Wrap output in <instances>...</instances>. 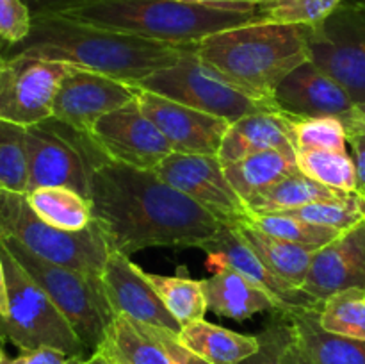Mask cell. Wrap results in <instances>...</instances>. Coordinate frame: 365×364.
Listing matches in <instances>:
<instances>
[{
  "label": "cell",
  "mask_w": 365,
  "mask_h": 364,
  "mask_svg": "<svg viewBox=\"0 0 365 364\" xmlns=\"http://www.w3.org/2000/svg\"><path fill=\"white\" fill-rule=\"evenodd\" d=\"M296 152L285 150H266L253 153L237 163L225 166V175L237 195L245 200H252L260 191L282 181L287 175L298 171Z\"/></svg>",
  "instance_id": "obj_27"
},
{
  "label": "cell",
  "mask_w": 365,
  "mask_h": 364,
  "mask_svg": "<svg viewBox=\"0 0 365 364\" xmlns=\"http://www.w3.org/2000/svg\"><path fill=\"white\" fill-rule=\"evenodd\" d=\"M7 310V285H6V273H4V261L0 253V316L6 314Z\"/></svg>",
  "instance_id": "obj_43"
},
{
  "label": "cell",
  "mask_w": 365,
  "mask_h": 364,
  "mask_svg": "<svg viewBox=\"0 0 365 364\" xmlns=\"http://www.w3.org/2000/svg\"><path fill=\"white\" fill-rule=\"evenodd\" d=\"M348 193L319 184L298 170L253 196L246 207L250 214H284L314 202L344 198Z\"/></svg>",
  "instance_id": "obj_25"
},
{
  "label": "cell",
  "mask_w": 365,
  "mask_h": 364,
  "mask_svg": "<svg viewBox=\"0 0 365 364\" xmlns=\"http://www.w3.org/2000/svg\"><path fill=\"white\" fill-rule=\"evenodd\" d=\"M73 132L88 170L93 221L110 250L130 257L150 246L198 248L223 227L155 171L116 163L89 136Z\"/></svg>",
  "instance_id": "obj_1"
},
{
  "label": "cell",
  "mask_w": 365,
  "mask_h": 364,
  "mask_svg": "<svg viewBox=\"0 0 365 364\" xmlns=\"http://www.w3.org/2000/svg\"><path fill=\"white\" fill-rule=\"evenodd\" d=\"M302 289L321 302L346 289L365 291V223L316 250Z\"/></svg>",
  "instance_id": "obj_19"
},
{
  "label": "cell",
  "mask_w": 365,
  "mask_h": 364,
  "mask_svg": "<svg viewBox=\"0 0 365 364\" xmlns=\"http://www.w3.org/2000/svg\"><path fill=\"white\" fill-rule=\"evenodd\" d=\"M113 363H114V360H113Z\"/></svg>",
  "instance_id": "obj_51"
},
{
  "label": "cell",
  "mask_w": 365,
  "mask_h": 364,
  "mask_svg": "<svg viewBox=\"0 0 365 364\" xmlns=\"http://www.w3.org/2000/svg\"><path fill=\"white\" fill-rule=\"evenodd\" d=\"M7 49H9V45H7V43L0 38V57H4V54L7 52Z\"/></svg>",
  "instance_id": "obj_48"
},
{
  "label": "cell",
  "mask_w": 365,
  "mask_h": 364,
  "mask_svg": "<svg viewBox=\"0 0 365 364\" xmlns=\"http://www.w3.org/2000/svg\"><path fill=\"white\" fill-rule=\"evenodd\" d=\"M296 164L307 177L339 191H356V170L348 152L321 148L296 150Z\"/></svg>",
  "instance_id": "obj_30"
},
{
  "label": "cell",
  "mask_w": 365,
  "mask_h": 364,
  "mask_svg": "<svg viewBox=\"0 0 365 364\" xmlns=\"http://www.w3.org/2000/svg\"><path fill=\"white\" fill-rule=\"evenodd\" d=\"M355 113H356V116L360 118V120L365 121V102L364 103H356Z\"/></svg>",
  "instance_id": "obj_46"
},
{
  "label": "cell",
  "mask_w": 365,
  "mask_h": 364,
  "mask_svg": "<svg viewBox=\"0 0 365 364\" xmlns=\"http://www.w3.org/2000/svg\"><path fill=\"white\" fill-rule=\"evenodd\" d=\"M248 223L273 238L294 243L310 250H319L342 234L331 227L309 223L287 214H250Z\"/></svg>",
  "instance_id": "obj_32"
},
{
  "label": "cell",
  "mask_w": 365,
  "mask_h": 364,
  "mask_svg": "<svg viewBox=\"0 0 365 364\" xmlns=\"http://www.w3.org/2000/svg\"><path fill=\"white\" fill-rule=\"evenodd\" d=\"M146 278L153 285L157 295L160 296L171 316L182 325V328L195 321L205 320V313L209 310V307H207L202 280H195L182 273L175 275V277L146 273Z\"/></svg>",
  "instance_id": "obj_29"
},
{
  "label": "cell",
  "mask_w": 365,
  "mask_h": 364,
  "mask_svg": "<svg viewBox=\"0 0 365 364\" xmlns=\"http://www.w3.org/2000/svg\"><path fill=\"white\" fill-rule=\"evenodd\" d=\"M27 127L0 120V189L29 193V157L25 143Z\"/></svg>",
  "instance_id": "obj_33"
},
{
  "label": "cell",
  "mask_w": 365,
  "mask_h": 364,
  "mask_svg": "<svg viewBox=\"0 0 365 364\" xmlns=\"http://www.w3.org/2000/svg\"><path fill=\"white\" fill-rule=\"evenodd\" d=\"M266 150L296 152L291 134V120L280 111H260L234 121L221 141L217 159L223 166L237 163Z\"/></svg>",
  "instance_id": "obj_21"
},
{
  "label": "cell",
  "mask_w": 365,
  "mask_h": 364,
  "mask_svg": "<svg viewBox=\"0 0 365 364\" xmlns=\"http://www.w3.org/2000/svg\"><path fill=\"white\" fill-rule=\"evenodd\" d=\"M321 309L287 313L296 330V341L312 364H365V341L324 330Z\"/></svg>",
  "instance_id": "obj_22"
},
{
  "label": "cell",
  "mask_w": 365,
  "mask_h": 364,
  "mask_svg": "<svg viewBox=\"0 0 365 364\" xmlns=\"http://www.w3.org/2000/svg\"><path fill=\"white\" fill-rule=\"evenodd\" d=\"M7 285V310L0 316V339L13 343L20 352L52 348L71 359H86L84 343L59 307L20 266L9 250L0 245Z\"/></svg>",
  "instance_id": "obj_5"
},
{
  "label": "cell",
  "mask_w": 365,
  "mask_h": 364,
  "mask_svg": "<svg viewBox=\"0 0 365 364\" xmlns=\"http://www.w3.org/2000/svg\"><path fill=\"white\" fill-rule=\"evenodd\" d=\"M68 364H88V363H86V359H70V363Z\"/></svg>",
  "instance_id": "obj_49"
},
{
  "label": "cell",
  "mask_w": 365,
  "mask_h": 364,
  "mask_svg": "<svg viewBox=\"0 0 365 364\" xmlns=\"http://www.w3.org/2000/svg\"><path fill=\"white\" fill-rule=\"evenodd\" d=\"M31 7L32 14H45V13H61L77 4L86 2V0H25Z\"/></svg>",
  "instance_id": "obj_41"
},
{
  "label": "cell",
  "mask_w": 365,
  "mask_h": 364,
  "mask_svg": "<svg viewBox=\"0 0 365 364\" xmlns=\"http://www.w3.org/2000/svg\"><path fill=\"white\" fill-rule=\"evenodd\" d=\"M177 338L123 314H114L98 350L106 352L114 364H185V348Z\"/></svg>",
  "instance_id": "obj_20"
},
{
  "label": "cell",
  "mask_w": 365,
  "mask_h": 364,
  "mask_svg": "<svg viewBox=\"0 0 365 364\" xmlns=\"http://www.w3.org/2000/svg\"><path fill=\"white\" fill-rule=\"evenodd\" d=\"M207 253L209 264L216 268H232L241 273L246 280L262 289L273 300L277 310L282 313H294L299 309H321L323 302L314 298L312 295L303 289L294 288L284 278L269 270L262 263L259 256L252 250V246L242 239L235 227H223L217 231L214 238L207 239L198 246Z\"/></svg>",
  "instance_id": "obj_14"
},
{
  "label": "cell",
  "mask_w": 365,
  "mask_h": 364,
  "mask_svg": "<svg viewBox=\"0 0 365 364\" xmlns=\"http://www.w3.org/2000/svg\"><path fill=\"white\" fill-rule=\"evenodd\" d=\"M134 95L143 113L168 139L173 152L217 156L230 121L141 88H134Z\"/></svg>",
  "instance_id": "obj_15"
},
{
  "label": "cell",
  "mask_w": 365,
  "mask_h": 364,
  "mask_svg": "<svg viewBox=\"0 0 365 364\" xmlns=\"http://www.w3.org/2000/svg\"><path fill=\"white\" fill-rule=\"evenodd\" d=\"M88 136L109 159L139 170L153 171L173 153L168 139L135 98L100 118Z\"/></svg>",
  "instance_id": "obj_13"
},
{
  "label": "cell",
  "mask_w": 365,
  "mask_h": 364,
  "mask_svg": "<svg viewBox=\"0 0 365 364\" xmlns=\"http://www.w3.org/2000/svg\"><path fill=\"white\" fill-rule=\"evenodd\" d=\"M289 116V114H287ZM291 120V134L294 148H321L348 152V134L346 125L341 118H298L289 116Z\"/></svg>",
  "instance_id": "obj_37"
},
{
  "label": "cell",
  "mask_w": 365,
  "mask_h": 364,
  "mask_svg": "<svg viewBox=\"0 0 365 364\" xmlns=\"http://www.w3.org/2000/svg\"><path fill=\"white\" fill-rule=\"evenodd\" d=\"M191 45L152 41L82 24L63 14L45 13L32 14V27L27 38L9 46L4 56L27 54L41 59L61 61L134 86L163 68L173 66Z\"/></svg>",
  "instance_id": "obj_2"
},
{
  "label": "cell",
  "mask_w": 365,
  "mask_h": 364,
  "mask_svg": "<svg viewBox=\"0 0 365 364\" xmlns=\"http://www.w3.org/2000/svg\"><path fill=\"white\" fill-rule=\"evenodd\" d=\"M235 228L273 273L294 288L302 289L316 250L273 238L250 223L235 225Z\"/></svg>",
  "instance_id": "obj_26"
},
{
  "label": "cell",
  "mask_w": 365,
  "mask_h": 364,
  "mask_svg": "<svg viewBox=\"0 0 365 364\" xmlns=\"http://www.w3.org/2000/svg\"><path fill=\"white\" fill-rule=\"evenodd\" d=\"M27 200L43 221L61 231L81 232L93 223L91 200L70 188H39Z\"/></svg>",
  "instance_id": "obj_28"
},
{
  "label": "cell",
  "mask_w": 365,
  "mask_h": 364,
  "mask_svg": "<svg viewBox=\"0 0 365 364\" xmlns=\"http://www.w3.org/2000/svg\"><path fill=\"white\" fill-rule=\"evenodd\" d=\"M298 348H299V346H298ZM296 364H312V363H310V360L307 359L305 355H303L302 350H299V353H298V360H296Z\"/></svg>",
  "instance_id": "obj_47"
},
{
  "label": "cell",
  "mask_w": 365,
  "mask_h": 364,
  "mask_svg": "<svg viewBox=\"0 0 365 364\" xmlns=\"http://www.w3.org/2000/svg\"><path fill=\"white\" fill-rule=\"evenodd\" d=\"M102 285L114 314L178 335L182 325L171 316L146 273L121 252L110 250L102 271Z\"/></svg>",
  "instance_id": "obj_17"
},
{
  "label": "cell",
  "mask_w": 365,
  "mask_h": 364,
  "mask_svg": "<svg viewBox=\"0 0 365 364\" xmlns=\"http://www.w3.org/2000/svg\"><path fill=\"white\" fill-rule=\"evenodd\" d=\"M259 348L239 364H296L298 341L287 313L273 310L266 327L257 334Z\"/></svg>",
  "instance_id": "obj_31"
},
{
  "label": "cell",
  "mask_w": 365,
  "mask_h": 364,
  "mask_svg": "<svg viewBox=\"0 0 365 364\" xmlns=\"http://www.w3.org/2000/svg\"><path fill=\"white\" fill-rule=\"evenodd\" d=\"M310 61L334 77L355 103L365 102V0H344L310 27Z\"/></svg>",
  "instance_id": "obj_9"
},
{
  "label": "cell",
  "mask_w": 365,
  "mask_h": 364,
  "mask_svg": "<svg viewBox=\"0 0 365 364\" xmlns=\"http://www.w3.org/2000/svg\"><path fill=\"white\" fill-rule=\"evenodd\" d=\"M195 52L235 88L277 107L280 82L310 61V27L253 21L200 39Z\"/></svg>",
  "instance_id": "obj_3"
},
{
  "label": "cell",
  "mask_w": 365,
  "mask_h": 364,
  "mask_svg": "<svg viewBox=\"0 0 365 364\" xmlns=\"http://www.w3.org/2000/svg\"><path fill=\"white\" fill-rule=\"evenodd\" d=\"M346 134H348V143L353 150V163L356 170V189L365 195V121L359 116L346 121Z\"/></svg>",
  "instance_id": "obj_39"
},
{
  "label": "cell",
  "mask_w": 365,
  "mask_h": 364,
  "mask_svg": "<svg viewBox=\"0 0 365 364\" xmlns=\"http://www.w3.org/2000/svg\"><path fill=\"white\" fill-rule=\"evenodd\" d=\"M56 14L171 45H189L227 29L260 21L257 9L180 0H86Z\"/></svg>",
  "instance_id": "obj_4"
},
{
  "label": "cell",
  "mask_w": 365,
  "mask_h": 364,
  "mask_svg": "<svg viewBox=\"0 0 365 364\" xmlns=\"http://www.w3.org/2000/svg\"><path fill=\"white\" fill-rule=\"evenodd\" d=\"M29 193L39 188H70L88 196V170L75 141V132L61 121L50 120L27 127Z\"/></svg>",
  "instance_id": "obj_12"
},
{
  "label": "cell",
  "mask_w": 365,
  "mask_h": 364,
  "mask_svg": "<svg viewBox=\"0 0 365 364\" xmlns=\"http://www.w3.org/2000/svg\"><path fill=\"white\" fill-rule=\"evenodd\" d=\"M134 88L157 93L178 103L223 118L230 123L260 111H278L277 107L246 95L220 74L207 66L195 52V43L173 66L163 68L143 79ZM282 113V111H280Z\"/></svg>",
  "instance_id": "obj_8"
},
{
  "label": "cell",
  "mask_w": 365,
  "mask_h": 364,
  "mask_svg": "<svg viewBox=\"0 0 365 364\" xmlns=\"http://www.w3.org/2000/svg\"><path fill=\"white\" fill-rule=\"evenodd\" d=\"M153 171L212 214L220 223L228 227L248 223V207L228 182L217 156L173 152Z\"/></svg>",
  "instance_id": "obj_11"
},
{
  "label": "cell",
  "mask_w": 365,
  "mask_h": 364,
  "mask_svg": "<svg viewBox=\"0 0 365 364\" xmlns=\"http://www.w3.org/2000/svg\"><path fill=\"white\" fill-rule=\"evenodd\" d=\"M185 364H210V363L200 359L198 355H195V353H191V352H187V350H185Z\"/></svg>",
  "instance_id": "obj_45"
},
{
  "label": "cell",
  "mask_w": 365,
  "mask_h": 364,
  "mask_svg": "<svg viewBox=\"0 0 365 364\" xmlns=\"http://www.w3.org/2000/svg\"><path fill=\"white\" fill-rule=\"evenodd\" d=\"M0 245L9 250L20 266L59 307L89 353L98 350L114 318L103 291L102 278L89 277L71 268L50 263L14 239L0 238Z\"/></svg>",
  "instance_id": "obj_7"
},
{
  "label": "cell",
  "mask_w": 365,
  "mask_h": 364,
  "mask_svg": "<svg viewBox=\"0 0 365 364\" xmlns=\"http://www.w3.org/2000/svg\"><path fill=\"white\" fill-rule=\"evenodd\" d=\"M0 238L14 239L50 263L95 278H102L110 252L95 221L81 232L61 231L34 213L27 195L6 189H0Z\"/></svg>",
  "instance_id": "obj_6"
},
{
  "label": "cell",
  "mask_w": 365,
  "mask_h": 364,
  "mask_svg": "<svg viewBox=\"0 0 365 364\" xmlns=\"http://www.w3.org/2000/svg\"><path fill=\"white\" fill-rule=\"evenodd\" d=\"M202 284L207 307L221 318L245 321L259 313L277 310L273 300L262 289L232 268H217L216 273L202 280Z\"/></svg>",
  "instance_id": "obj_23"
},
{
  "label": "cell",
  "mask_w": 365,
  "mask_h": 364,
  "mask_svg": "<svg viewBox=\"0 0 365 364\" xmlns=\"http://www.w3.org/2000/svg\"><path fill=\"white\" fill-rule=\"evenodd\" d=\"M187 352L210 364H239L259 348L257 335H245L205 320L187 325L178 334Z\"/></svg>",
  "instance_id": "obj_24"
},
{
  "label": "cell",
  "mask_w": 365,
  "mask_h": 364,
  "mask_svg": "<svg viewBox=\"0 0 365 364\" xmlns=\"http://www.w3.org/2000/svg\"><path fill=\"white\" fill-rule=\"evenodd\" d=\"M75 66L27 54L0 57V120L32 127L50 120L63 79Z\"/></svg>",
  "instance_id": "obj_10"
},
{
  "label": "cell",
  "mask_w": 365,
  "mask_h": 364,
  "mask_svg": "<svg viewBox=\"0 0 365 364\" xmlns=\"http://www.w3.org/2000/svg\"><path fill=\"white\" fill-rule=\"evenodd\" d=\"M86 363L88 364H114L113 359H110L106 352H102V350H96V352H93L91 355L86 359Z\"/></svg>",
  "instance_id": "obj_44"
},
{
  "label": "cell",
  "mask_w": 365,
  "mask_h": 364,
  "mask_svg": "<svg viewBox=\"0 0 365 364\" xmlns=\"http://www.w3.org/2000/svg\"><path fill=\"white\" fill-rule=\"evenodd\" d=\"M6 359V353H4V350H2V346H0V363H2V360Z\"/></svg>",
  "instance_id": "obj_50"
},
{
  "label": "cell",
  "mask_w": 365,
  "mask_h": 364,
  "mask_svg": "<svg viewBox=\"0 0 365 364\" xmlns=\"http://www.w3.org/2000/svg\"><path fill=\"white\" fill-rule=\"evenodd\" d=\"M284 214L309 221V223L348 232L356 225L365 223V195L356 189V191H349L344 198L314 202Z\"/></svg>",
  "instance_id": "obj_34"
},
{
  "label": "cell",
  "mask_w": 365,
  "mask_h": 364,
  "mask_svg": "<svg viewBox=\"0 0 365 364\" xmlns=\"http://www.w3.org/2000/svg\"><path fill=\"white\" fill-rule=\"evenodd\" d=\"M180 2L202 4V6H217V7H234V9H257L267 0H180Z\"/></svg>",
  "instance_id": "obj_42"
},
{
  "label": "cell",
  "mask_w": 365,
  "mask_h": 364,
  "mask_svg": "<svg viewBox=\"0 0 365 364\" xmlns=\"http://www.w3.org/2000/svg\"><path fill=\"white\" fill-rule=\"evenodd\" d=\"M134 98L130 84L75 66L61 82L52 118L88 136L100 118Z\"/></svg>",
  "instance_id": "obj_16"
},
{
  "label": "cell",
  "mask_w": 365,
  "mask_h": 364,
  "mask_svg": "<svg viewBox=\"0 0 365 364\" xmlns=\"http://www.w3.org/2000/svg\"><path fill=\"white\" fill-rule=\"evenodd\" d=\"M344 0H267L257 7L260 21L316 27Z\"/></svg>",
  "instance_id": "obj_36"
},
{
  "label": "cell",
  "mask_w": 365,
  "mask_h": 364,
  "mask_svg": "<svg viewBox=\"0 0 365 364\" xmlns=\"http://www.w3.org/2000/svg\"><path fill=\"white\" fill-rule=\"evenodd\" d=\"M274 106L289 116H335L346 123L355 116L356 103L334 77L312 61H307L280 82L274 93Z\"/></svg>",
  "instance_id": "obj_18"
},
{
  "label": "cell",
  "mask_w": 365,
  "mask_h": 364,
  "mask_svg": "<svg viewBox=\"0 0 365 364\" xmlns=\"http://www.w3.org/2000/svg\"><path fill=\"white\" fill-rule=\"evenodd\" d=\"M71 357L59 350L52 348H39L31 350V352H21L18 357H6L0 364H68Z\"/></svg>",
  "instance_id": "obj_40"
},
{
  "label": "cell",
  "mask_w": 365,
  "mask_h": 364,
  "mask_svg": "<svg viewBox=\"0 0 365 364\" xmlns=\"http://www.w3.org/2000/svg\"><path fill=\"white\" fill-rule=\"evenodd\" d=\"M319 321L324 330L365 341L364 289H346L324 300Z\"/></svg>",
  "instance_id": "obj_35"
},
{
  "label": "cell",
  "mask_w": 365,
  "mask_h": 364,
  "mask_svg": "<svg viewBox=\"0 0 365 364\" xmlns=\"http://www.w3.org/2000/svg\"><path fill=\"white\" fill-rule=\"evenodd\" d=\"M32 11L25 0H0V38L9 46L18 45L29 36Z\"/></svg>",
  "instance_id": "obj_38"
}]
</instances>
